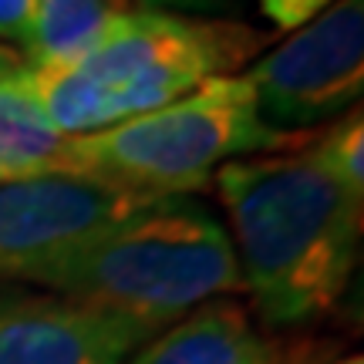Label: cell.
<instances>
[{
  "label": "cell",
  "mask_w": 364,
  "mask_h": 364,
  "mask_svg": "<svg viewBox=\"0 0 364 364\" xmlns=\"http://www.w3.org/2000/svg\"><path fill=\"white\" fill-rule=\"evenodd\" d=\"M270 48V34L233 17L129 7L71 65L27 68L41 112L61 135H91L226 78Z\"/></svg>",
  "instance_id": "obj_2"
},
{
  "label": "cell",
  "mask_w": 364,
  "mask_h": 364,
  "mask_svg": "<svg viewBox=\"0 0 364 364\" xmlns=\"http://www.w3.org/2000/svg\"><path fill=\"white\" fill-rule=\"evenodd\" d=\"M38 176H54V172L38 169V166H24V162H14V159L0 156V186L21 182V179H38Z\"/></svg>",
  "instance_id": "obj_15"
},
{
  "label": "cell",
  "mask_w": 364,
  "mask_h": 364,
  "mask_svg": "<svg viewBox=\"0 0 364 364\" xmlns=\"http://www.w3.org/2000/svg\"><path fill=\"white\" fill-rule=\"evenodd\" d=\"M38 0H0V41H7L24 54L31 31H34Z\"/></svg>",
  "instance_id": "obj_13"
},
{
  "label": "cell",
  "mask_w": 364,
  "mask_h": 364,
  "mask_svg": "<svg viewBox=\"0 0 364 364\" xmlns=\"http://www.w3.org/2000/svg\"><path fill=\"white\" fill-rule=\"evenodd\" d=\"M263 125L307 135L348 115L364 91V0H338L247 65Z\"/></svg>",
  "instance_id": "obj_5"
},
{
  "label": "cell",
  "mask_w": 364,
  "mask_h": 364,
  "mask_svg": "<svg viewBox=\"0 0 364 364\" xmlns=\"http://www.w3.org/2000/svg\"><path fill=\"white\" fill-rule=\"evenodd\" d=\"M21 65H24V58H21L17 51H11V48H4V44H0V78H4V75H11V71H17Z\"/></svg>",
  "instance_id": "obj_16"
},
{
  "label": "cell",
  "mask_w": 364,
  "mask_h": 364,
  "mask_svg": "<svg viewBox=\"0 0 364 364\" xmlns=\"http://www.w3.org/2000/svg\"><path fill=\"white\" fill-rule=\"evenodd\" d=\"M304 139L263 125L243 75H226L112 129L71 135L61 172L125 193L189 196L226 162L300 149Z\"/></svg>",
  "instance_id": "obj_4"
},
{
  "label": "cell",
  "mask_w": 364,
  "mask_h": 364,
  "mask_svg": "<svg viewBox=\"0 0 364 364\" xmlns=\"http://www.w3.org/2000/svg\"><path fill=\"white\" fill-rule=\"evenodd\" d=\"M65 145L68 135H61L41 112L27 68L21 65L17 71L4 75L0 78V156L48 172H61Z\"/></svg>",
  "instance_id": "obj_10"
},
{
  "label": "cell",
  "mask_w": 364,
  "mask_h": 364,
  "mask_svg": "<svg viewBox=\"0 0 364 364\" xmlns=\"http://www.w3.org/2000/svg\"><path fill=\"white\" fill-rule=\"evenodd\" d=\"M132 0H38L34 31L24 48L27 68L71 65L88 51L115 14L129 11Z\"/></svg>",
  "instance_id": "obj_9"
},
{
  "label": "cell",
  "mask_w": 364,
  "mask_h": 364,
  "mask_svg": "<svg viewBox=\"0 0 364 364\" xmlns=\"http://www.w3.org/2000/svg\"><path fill=\"white\" fill-rule=\"evenodd\" d=\"M129 364H294V358L240 300L216 297L162 327Z\"/></svg>",
  "instance_id": "obj_8"
},
{
  "label": "cell",
  "mask_w": 364,
  "mask_h": 364,
  "mask_svg": "<svg viewBox=\"0 0 364 364\" xmlns=\"http://www.w3.org/2000/svg\"><path fill=\"white\" fill-rule=\"evenodd\" d=\"M216 189L260 324L290 331L327 317L358 267L361 196L331 179L307 149L226 162Z\"/></svg>",
  "instance_id": "obj_1"
},
{
  "label": "cell",
  "mask_w": 364,
  "mask_h": 364,
  "mask_svg": "<svg viewBox=\"0 0 364 364\" xmlns=\"http://www.w3.org/2000/svg\"><path fill=\"white\" fill-rule=\"evenodd\" d=\"M24 284L162 327L243 290L230 233L193 196H156L58 253Z\"/></svg>",
  "instance_id": "obj_3"
},
{
  "label": "cell",
  "mask_w": 364,
  "mask_h": 364,
  "mask_svg": "<svg viewBox=\"0 0 364 364\" xmlns=\"http://www.w3.org/2000/svg\"><path fill=\"white\" fill-rule=\"evenodd\" d=\"M156 334L65 294L0 287V364H129Z\"/></svg>",
  "instance_id": "obj_7"
},
{
  "label": "cell",
  "mask_w": 364,
  "mask_h": 364,
  "mask_svg": "<svg viewBox=\"0 0 364 364\" xmlns=\"http://www.w3.org/2000/svg\"><path fill=\"white\" fill-rule=\"evenodd\" d=\"M317 166L341 182L348 193L364 199V115L361 105L351 108L348 115H341L331 129L307 149Z\"/></svg>",
  "instance_id": "obj_11"
},
{
  "label": "cell",
  "mask_w": 364,
  "mask_h": 364,
  "mask_svg": "<svg viewBox=\"0 0 364 364\" xmlns=\"http://www.w3.org/2000/svg\"><path fill=\"white\" fill-rule=\"evenodd\" d=\"M149 199L156 196L65 172L0 186V284H24L38 267Z\"/></svg>",
  "instance_id": "obj_6"
},
{
  "label": "cell",
  "mask_w": 364,
  "mask_h": 364,
  "mask_svg": "<svg viewBox=\"0 0 364 364\" xmlns=\"http://www.w3.org/2000/svg\"><path fill=\"white\" fill-rule=\"evenodd\" d=\"M145 11H172V14H196V17H220L236 11L243 0H135Z\"/></svg>",
  "instance_id": "obj_14"
},
{
  "label": "cell",
  "mask_w": 364,
  "mask_h": 364,
  "mask_svg": "<svg viewBox=\"0 0 364 364\" xmlns=\"http://www.w3.org/2000/svg\"><path fill=\"white\" fill-rule=\"evenodd\" d=\"M327 364H364L361 354H344V358H338V361H327Z\"/></svg>",
  "instance_id": "obj_17"
},
{
  "label": "cell",
  "mask_w": 364,
  "mask_h": 364,
  "mask_svg": "<svg viewBox=\"0 0 364 364\" xmlns=\"http://www.w3.org/2000/svg\"><path fill=\"white\" fill-rule=\"evenodd\" d=\"M331 4H338V0H260V11L263 17H270L273 27L297 31L307 21H314L317 14H324Z\"/></svg>",
  "instance_id": "obj_12"
}]
</instances>
